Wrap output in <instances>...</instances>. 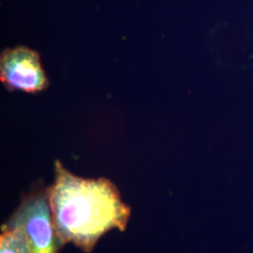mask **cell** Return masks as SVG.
<instances>
[{"label":"cell","instance_id":"obj_1","mask_svg":"<svg viewBox=\"0 0 253 253\" xmlns=\"http://www.w3.org/2000/svg\"><path fill=\"white\" fill-rule=\"evenodd\" d=\"M54 172V183L46 190L60 247L73 243L89 253L109 231L126 230L131 211L114 183L74 175L59 161Z\"/></svg>","mask_w":253,"mask_h":253},{"label":"cell","instance_id":"obj_2","mask_svg":"<svg viewBox=\"0 0 253 253\" xmlns=\"http://www.w3.org/2000/svg\"><path fill=\"white\" fill-rule=\"evenodd\" d=\"M7 225L19 229L32 253H57L58 242L47 190L27 195Z\"/></svg>","mask_w":253,"mask_h":253},{"label":"cell","instance_id":"obj_3","mask_svg":"<svg viewBox=\"0 0 253 253\" xmlns=\"http://www.w3.org/2000/svg\"><path fill=\"white\" fill-rule=\"evenodd\" d=\"M0 79L10 90L27 93L42 92L49 84L40 54L25 46L2 52Z\"/></svg>","mask_w":253,"mask_h":253},{"label":"cell","instance_id":"obj_4","mask_svg":"<svg viewBox=\"0 0 253 253\" xmlns=\"http://www.w3.org/2000/svg\"><path fill=\"white\" fill-rule=\"evenodd\" d=\"M0 253H32L23 233L14 227L2 226L0 235Z\"/></svg>","mask_w":253,"mask_h":253}]
</instances>
